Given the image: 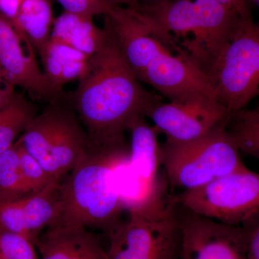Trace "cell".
I'll return each instance as SVG.
<instances>
[{
  "label": "cell",
  "mask_w": 259,
  "mask_h": 259,
  "mask_svg": "<svg viewBox=\"0 0 259 259\" xmlns=\"http://www.w3.org/2000/svg\"><path fill=\"white\" fill-rule=\"evenodd\" d=\"M37 114L35 105L27 99L18 112L10 120L0 125V156L14 145Z\"/></svg>",
  "instance_id": "21"
},
{
  "label": "cell",
  "mask_w": 259,
  "mask_h": 259,
  "mask_svg": "<svg viewBox=\"0 0 259 259\" xmlns=\"http://www.w3.org/2000/svg\"><path fill=\"white\" fill-rule=\"evenodd\" d=\"M35 245L40 259H108L98 236L81 226L48 228Z\"/></svg>",
  "instance_id": "15"
},
{
  "label": "cell",
  "mask_w": 259,
  "mask_h": 259,
  "mask_svg": "<svg viewBox=\"0 0 259 259\" xmlns=\"http://www.w3.org/2000/svg\"><path fill=\"white\" fill-rule=\"evenodd\" d=\"M163 1H166V0H136L137 7L151 6Z\"/></svg>",
  "instance_id": "30"
},
{
  "label": "cell",
  "mask_w": 259,
  "mask_h": 259,
  "mask_svg": "<svg viewBox=\"0 0 259 259\" xmlns=\"http://www.w3.org/2000/svg\"><path fill=\"white\" fill-rule=\"evenodd\" d=\"M180 220V259H245L244 226L223 224L187 209Z\"/></svg>",
  "instance_id": "11"
},
{
  "label": "cell",
  "mask_w": 259,
  "mask_h": 259,
  "mask_svg": "<svg viewBox=\"0 0 259 259\" xmlns=\"http://www.w3.org/2000/svg\"><path fill=\"white\" fill-rule=\"evenodd\" d=\"M64 12L93 18L105 15L112 6L105 0H56Z\"/></svg>",
  "instance_id": "24"
},
{
  "label": "cell",
  "mask_w": 259,
  "mask_h": 259,
  "mask_svg": "<svg viewBox=\"0 0 259 259\" xmlns=\"http://www.w3.org/2000/svg\"><path fill=\"white\" fill-rule=\"evenodd\" d=\"M220 4L224 5L241 15L249 14L250 10L245 0H213Z\"/></svg>",
  "instance_id": "28"
},
{
  "label": "cell",
  "mask_w": 259,
  "mask_h": 259,
  "mask_svg": "<svg viewBox=\"0 0 259 259\" xmlns=\"http://www.w3.org/2000/svg\"><path fill=\"white\" fill-rule=\"evenodd\" d=\"M51 39L79 51L90 59L105 47L107 34L93 18L64 12L55 18Z\"/></svg>",
  "instance_id": "16"
},
{
  "label": "cell",
  "mask_w": 259,
  "mask_h": 259,
  "mask_svg": "<svg viewBox=\"0 0 259 259\" xmlns=\"http://www.w3.org/2000/svg\"><path fill=\"white\" fill-rule=\"evenodd\" d=\"M230 112L214 100L158 102L148 109L145 117L154 128L166 136V142L184 143L202 137L223 122Z\"/></svg>",
  "instance_id": "13"
},
{
  "label": "cell",
  "mask_w": 259,
  "mask_h": 259,
  "mask_svg": "<svg viewBox=\"0 0 259 259\" xmlns=\"http://www.w3.org/2000/svg\"><path fill=\"white\" fill-rule=\"evenodd\" d=\"M32 194L25 184L16 142L0 156V201L13 200Z\"/></svg>",
  "instance_id": "20"
},
{
  "label": "cell",
  "mask_w": 259,
  "mask_h": 259,
  "mask_svg": "<svg viewBox=\"0 0 259 259\" xmlns=\"http://www.w3.org/2000/svg\"><path fill=\"white\" fill-rule=\"evenodd\" d=\"M129 157V146L88 153L60 183L59 211L49 228L78 226L108 234L126 212L118 168Z\"/></svg>",
  "instance_id": "2"
},
{
  "label": "cell",
  "mask_w": 259,
  "mask_h": 259,
  "mask_svg": "<svg viewBox=\"0 0 259 259\" xmlns=\"http://www.w3.org/2000/svg\"><path fill=\"white\" fill-rule=\"evenodd\" d=\"M0 259L40 258L31 241L0 228Z\"/></svg>",
  "instance_id": "22"
},
{
  "label": "cell",
  "mask_w": 259,
  "mask_h": 259,
  "mask_svg": "<svg viewBox=\"0 0 259 259\" xmlns=\"http://www.w3.org/2000/svg\"><path fill=\"white\" fill-rule=\"evenodd\" d=\"M246 231L245 259H259V220L254 218L242 225Z\"/></svg>",
  "instance_id": "25"
},
{
  "label": "cell",
  "mask_w": 259,
  "mask_h": 259,
  "mask_svg": "<svg viewBox=\"0 0 259 259\" xmlns=\"http://www.w3.org/2000/svg\"><path fill=\"white\" fill-rule=\"evenodd\" d=\"M131 136L129 158L122 165L124 186L120 189L126 212L157 200L166 193V185L159 178L161 166V146L156 130L151 127L144 115L130 122Z\"/></svg>",
  "instance_id": "9"
},
{
  "label": "cell",
  "mask_w": 259,
  "mask_h": 259,
  "mask_svg": "<svg viewBox=\"0 0 259 259\" xmlns=\"http://www.w3.org/2000/svg\"><path fill=\"white\" fill-rule=\"evenodd\" d=\"M171 195L127 211L107 234L108 259H180L182 245L180 214Z\"/></svg>",
  "instance_id": "4"
},
{
  "label": "cell",
  "mask_w": 259,
  "mask_h": 259,
  "mask_svg": "<svg viewBox=\"0 0 259 259\" xmlns=\"http://www.w3.org/2000/svg\"><path fill=\"white\" fill-rule=\"evenodd\" d=\"M16 93L15 87L5 79L0 66V110L9 105Z\"/></svg>",
  "instance_id": "26"
},
{
  "label": "cell",
  "mask_w": 259,
  "mask_h": 259,
  "mask_svg": "<svg viewBox=\"0 0 259 259\" xmlns=\"http://www.w3.org/2000/svg\"><path fill=\"white\" fill-rule=\"evenodd\" d=\"M227 117L199 139L161 146V166L170 185L192 190L245 166L227 133Z\"/></svg>",
  "instance_id": "6"
},
{
  "label": "cell",
  "mask_w": 259,
  "mask_h": 259,
  "mask_svg": "<svg viewBox=\"0 0 259 259\" xmlns=\"http://www.w3.org/2000/svg\"><path fill=\"white\" fill-rule=\"evenodd\" d=\"M162 101L141 85L120 51L107 37L106 46L90 58L88 71L67 104L86 131L89 151L127 147L130 122Z\"/></svg>",
  "instance_id": "1"
},
{
  "label": "cell",
  "mask_w": 259,
  "mask_h": 259,
  "mask_svg": "<svg viewBox=\"0 0 259 259\" xmlns=\"http://www.w3.org/2000/svg\"><path fill=\"white\" fill-rule=\"evenodd\" d=\"M18 145L20 151V164L22 175L25 184L32 193L39 192L51 183L56 182L49 176L35 158L30 156L20 145Z\"/></svg>",
  "instance_id": "23"
},
{
  "label": "cell",
  "mask_w": 259,
  "mask_h": 259,
  "mask_svg": "<svg viewBox=\"0 0 259 259\" xmlns=\"http://www.w3.org/2000/svg\"><path fill=\"white\" fill-rule=\"evenodd\" d=\"M204 76L228 112L244 108L259 93V26L251 13L241 16Z\"/></svg>",
  "instance_id": "7"
},
{
  "label": "cell",
  "mask_w": 259,
  "mask_h": 259,
  "mask_svg": "<svg viewBox=\"0 0 259 259\" xmlns=\"http://www.w3.org/2000/svg\"><path fill=\"white\" fill-rule=\"evenodd\" d=\"M134 9L168 49L177 51L175 44L180 40V54L204 75L243 16L213 0H166Z\"/></svg>",
  "instance_id": "3"
},
{
  "label": "cell",
  "mask_w": 259,
  "mask_h": 259,
  "mask_svg": "<svg viewBox=\"0 0 259 259\" xmlns=\"http://www.w3.org/2000/svg\"><path fill=\"white\" fill-rule=\"evenodd\" d=\"M0 66L8 81L15 88L23 89L34 100L49 103L67 102L68 94L48 82L28 37L19 33L1 13Z\"/></svg>",
  "instance_id": "10"
},
{
  "label": "cell",
  "mask_w": 259,
  "mask_h": 259,
  "mask_svg": "<svg viewBox=\"0 0 259 259\" xmlns=\"http://www.w3.org/2000/svg\"><path fill=\"white\" fill-rule=\"evenodd\" d=\"M54 20L51 0H23L11 23L38 54L50 38Z\"/></svg>",
  "instance_id": "18"
},
{
  "label": "cell",
  "mask_w": 259,
  "mask_h": 259,
  "mask_svg": "<svg viewBox=\"0 0 259 259\" xmlns=\"http://www.w3.org/2000/svg\"><path fill=\"white\" fill-rule=\"evenodd\" d=\"M137 78L141 82L153 87L170 102L192 100L218 102L203 73L187 56L180 54L175 55L168 47L155 56Z\"/></svg>",
  "instance_id": "12"
},
{
  "label": "cell",
  "mask_w": 259,
  "mask_h": 259,
  "mask_svg": "<svg viewBox=\"0 0 259 259\" xmlns=\"http://www.w3.org/2000/svg\"><path fill=\"white\" fill-rule=\"evenodd\" d=\"M42 64V74L53 88L63 90V87L79 81L86 74L90 59L53 39L49 38L38 53Z\"/></svg>",
  "instance_id": "17"
},
{
  "label": "cell",
  "mask_w": 259,
  "mask_h": 259,
  "mask_svg": "<svg viewBox=\"0 0 259 259\" xmlns=\"http://www.w3.org/2000/svg\"><path fill=\"white\" fill-rule=\"evenodd\" d=\"M226 129L240 153L259 158L258 107L230 112L226 121Z\"/></svg>",
  "instance_id": "19"
},
{
  "label": "cell",
  "mask_w": 259,
  "mask_h": 259,
  "mask_svg": "<svg viewBox=\"0 0 259 259\" xmlns=\"http://www.w3.org/2000/svg\"><path fill=\"white\" fill-rule=\"evenodd\" d=\"M23 0H0V13L13 22Z\"/></svg>",
  "instance_id": "27"
},
{
  "label": "cell",
  "mask_w": 259,
  "mask_h": 259,
  "mask_svg": "<svg viewBox=\"0 0 259 259\" xmlns=\"http://www.w3.org/2000/svg\"><path fill=\"white\" fill-rule=\"evenodd\" d=\"M105 1L109 4L117 5V6L127 7L131 8L137 7L136 0H105Z\"/></svg>",
  "instance_id": "29"
},
{
  "label": "cell",
  "mask_w": 259,
  "mask_h": 259,
  "mask_svg": "<svg viewBox=\"0 0 259 259\" xmlns=\"http://www.w3.org/2000/svg\"><path fill=\"white\" fill-rule=\"evenodd\" d=\"M53 181L61 183L88 153L86 131L67 103H49L17 140Z\"/></svg>",
  "instance_id": "5"
},
{
  "label": "cell",
  "mask_w": 259,
  "mask_h": 259,
  "mask_svg": "<svg viewBox=\"0 0 259 259\" xmlns=\"http://www.w3.org/2000/svg\"><path fill=\"white\" fill-rule=\"evenodd\" d=\"M60 183L13 200L0 201V228L21 235L34 244L54 224L59 211Z\"/></svg>",
  "instance_id": "14"
},
{
  "label": "cell",
  "mask_w": 259,
  "mask_h": 259,
  "mask_svg": "<svg viewBox=\"0 0 259 259\" xmlns=\"http://www.w3.org/2000/svg\"><path fill=\"white\" fill-rule=\"evenodd\" d=\"M245 3H246L248 7L250 5L251 6L258 7L259 4V0H245Z\"/></svg>",
  "instance_id": "31"
},
{
  "label": "cell",
  "mask_w": 259,
  "mask_h": 259,
  "mask_svg": "<svg viewBox=\"0 0 259 259\" xmlns=\"http://www.w3.org/2000/svg\"><path fill=\"white\" fill-rule=\"evenodd\" d=\"M171 199L177 206L201 217L241 226L258 218L259 176L244 166Z\"/></svg>",
  "instance_id": "8"
}]
</instances>
